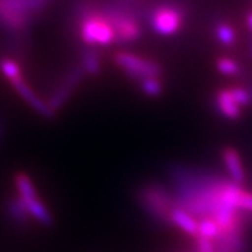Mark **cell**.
Returning <instances> with one entry per match:
<instances>
[{
  "instance_id": "21",
  "label": "cell",
  "mask_w": 252,
  "mask_h": 252,
  "mask_svg": "<svg viewBox=\"0 0 252 252\" xmlns=\"http://www.w3.org/2000/svg\"><path fill=\"white\" fill-rule=\"evenodd\" d=\"M247 26H249L250 30L252 31V13H250L249 16H247Z\"/></svg>"
},
{
  "instance_id": "15",
  "label": "cell",
  "mask_w": 252,
  "mask_h": 252,
  "mask_svg": "<svg viewBox=\"0 0 252 252\" xmlns=\"http://www.w3.org/2000/svg\"><path fill=\"white\" fill-rule=\"evenodd\" d=\"M0 72L3 73L4 77L9 80V83L14 81V80L20 79L22 76V70L21 66L12 58H0Z\"/></svg>"
},
{
  "instance_id": "20",
  "label": "cell",
  "mask_w": 252,
  "mask_h": 252,
  "mask_svg": "<svg viewBox=\"0 0 252 252\" xmlns=\"http://www.w3.org/2000/svg\"><path fill=\"white\" fill-rule=\"evenodd\" d=\"M228 90H229V93H230V95H232L233 99L236 100V103L241 107V108L251 104V98H250L249 90H246L243 89V88H239V87L228 88Z\"/></svg>"
},
{
  "instance_id": "22",
  "label": "cell",
  "mask_w": 252,
  "mask_h": 252,
  "mask_svg": "<svg viewBox=\"0 0 252 252\" xmlns=\"http://www.w3.org/2000/svg\"><path fill=\"white\" fill-rule=\"evenodd\" d=\"M249 93H250V98H251V103H252V87L250 88V90H249Z\"/></svg>"
},
{
  "instance_id": "19",
  "label": "cell",
  "mask_w": 252,
  "mask_h": 252,
  "mask_svg": "<svg viewBox=\"0 0 252 252\" xmlns=\"http://www.w3.org/2000/svg\"><path fill=\"white\" fill-rule=\"evenodd\" d=\"M216 67H218V70H219L220 73L226 75V76L238 75L239 71H241V67H239L238 63L236 61L230 60V58H220L216 62Z\"/></svg>"
},
{
  "instance_id": "4",
  "label": "cell",
  "mask_w": 252,
  "mask_h": 252,
  "mask_svg": "<svg viewBox=\"0 0 252 252\" xmlns=\"http://www.w3.org/2000/svg\"><path fill=\"white\" fill-rule=\"evenodd\" d=\"M115 63L125 72L126 76L133 80H142L146 77H161L162 67L157 62L142 58L133 53L119 52L113 57Z\"/></svg>"
},
{
  "instance_id": "11",
  "label": "cell",
  "mask_w": 252,
  "mask_h": 252,
  "mask_svg": "<svg viewBox=\"0 0 252 252\" xmlns=\"http://www.w3.org/2000/svg\"><path fill=\"white\" fill-rule=\"evenodd\" d=\"M22 201L25 202L30 218L35 219L43 225H52L53 224V216H52L47 206L44 205L43 201L39 198V196L33 197V198L22 199Z\"/></svg>"
},
{
  "instance_id": "13",
  "label": "cell",
  "mask_w": 252,
  "mask_h": 252,
  "mask_svg": "<svg viewBox=\"0 0 252 252\" xmlns=\"http://www.w3.org/2000/svg\"><path fill=\"white\" fill-rule=\"evenodd\" d=\"M14 186H16L18 196L22 199H29L37 197L36 189L33 187L31 178L25 173H17L14 175Z\"/></svg>"
},
{
  "instance_id": "8",
  "label": "cell",
  "mask_w": 252,
  "mask_h": 252,
  "mask_svg": "<svg viewBox=\"0 0 252 252\" xmlns=\"http://www.w3.org/2000/svg\"><path fill=\"white\" fill-rule=\"evenodd\" d=\"M170 222L174 224L176 228H179L180 230L188 234L190 237H194L198 234V222L199 220L196 219L194 216L190 215L188 211H186L182 207L176 206L175 209L171 211L170 215Z\"/></svg>"
},
{
  "instance_id": "6",
  "label": "cell",
  "mask_w": 252,
  "mask_h": 252,
  "mask_svg": "<svg viewBox=\"0 0 252 252\" xmlns=\"http://www.w3.org/2000/svg\"><path fill=\"white\" fill-rule=\"evenodd\" d=\"M150 22L151 27L156 33L162 36H171L182 29L184 14L175 5L162 4L151 13Z\"/></svg>"
},
{
  "instance_id": "5",
  "label": "cell",
  "mask_w": 252,
  "mask_h": 252,
  "mask_svg": "<svg viewBox=\"0 0 252 252\" xmlns=\"http://www.w3.org/2000/svg\"><path fill=\"white\" fill-rule=\"evenodd\" d=\"M102 12L113 26L116 33V44L134 43L142 36V27L133 14L117 8H104Z\"/></svg>"
},
{
  "instance_id": "16",
  "label": "cell",
  "mask_w": 252,
  "mask_h": 252,
  "mask_svg": "<svg viewBox=\"0 0 252 252\" xmlns=\"http://www.w3.org/2000/svg\"><path fill=\"white\" fill-rule=\"evenodd\" d=\"M140 89L147 96L151 98H157L162 94L163 85L162 81L159 80V77H146L139 81Z\"/></svg>"
},
{
  "instance_id": "14",
  "label": "cell",
  "mask_w": 252,
  "mask_h": 252,
  "mask_svg": "<svg viewBox=\"0 0 252 252\" xmlns=\"http://www.w3.org/2000/svg\"><path fill=\"white\" fill-rule=\"evenodd\" d=\"M80 67L83 68L85 75H96L100 71V58L99 54L96 53L95 50H88L81 57L80 61Z\"/></svg>"
},
{
  "instance_id": "7",
  "label": "cell",
  "mask_w": 252,
  "mask_h": 252,
  "mask_svg": "<svg viewBox=\"0 0 252 252\" xmlns=\"http://www.w3.org/2000/svg\"><path fill=\"white\" fill-rule=\"evenodd\" d=\"M10 84H12V87L14 88V90H16L17 93L20 94L21 98H22L26 103H29L36 112H39L40 115H43V116L45 117L53 116L54 113L52 112V110L49 108L48 103L44 102V100L33 92L32 88L26 83V80H25L24 77H20V79L14 80V81H12Z\"/></svg>"
},
{
  "instance_id": "1",
  "label": "cell",
  "mask_w": 252,
  "mask_h": 252,
  "mask_svg": "<svg viewBox=\"0 0 252 252\" xmlns=\"http://www.w3.org/2000/svg\"><path fill=\"white\" fill-rule=\"evenodd\" d=\"M50 0H0V26L12 33H20L36 20Z\"/></svg>"
},
{
  "instance_id": "23",
  "label": "cell",
  "mask_w": 252,
  "mask_h": 252,
  "mask_svg": "<svg viewBox=\"0 0 252 252\" xmlns=\"http://www.w3.org/2000/svg\"><path fill=\"white\" fill-rule=\"evenodd\" d=\"M251 57H252V41H251Z\"/></svg>"
},
{
  "instance_id": "10",
  "label": "cell",
  "mask_w": 252,
  "mask_h": 252,
  "mask_svg": "<svg viewBox=\"0 0 252 252\" xmlns=\"http://www.w3.org/2000/svg\"><path fill=\"white\" fill-rule=\"evenodd\" d=\"M215 104L220 115L229 120H236L241 116L242 108L233 99L228 89H221L215 96Z\"/></svg>"
},
{
  "instance_id": "2",
  "label": "cell",
  "mask_w": 252,
  "mask_h": 252,
  "mask_svg": "<svg viewBox=\"0 0 252 252\" xmlns=\"http://www.w3.org/2000/svg\"><path fill=\"white\" fill-rule=\"evenodd\" d=\"M79 35L89 47H107L116 44V33L110 20L102 10H84L80 16Z\"/></svg>"
},
{
  "instance_id": "3",
  "label": "cell",
  "mask_w": 252,
  "mask_h": 252,
  "mask_svg": "<svg viewBox=\"0 0 252 252\" xmlns=\"http://www.w3.org/2000/svg\"><path fill=\"white\" fill-rule=\"evenodd\" d=\"M138 199L143 209L152 218L162 222H170L171 211L176 207L175 197L165 187L148 184L138 192Z\"/></svg>"
},
{
  "instance_id": "18",
  "label": "cell",
  "mask_w": 252,
  "mask_h": 252,
  "mask_svg": "<svg viewBox=\"0 0 252 252\" xmlns=\"http://www.w3.org/2000/svg\"><path fill=\"white\" fill-rule=\"evenodd\" d=\"M220 234L219 226L216 225V222L210 218L201 219L198 222V234L197 236L205 237L207 239L215 241Z\"/></svg>"
},
{
  "instance_id": "17",
  "label": "cell",
  "mask_w": 252,
  "mask_h": 252,
  "mask_svg": "<svg viewBox=\"0 0 252 252\" xmlns=\"http://www.w3.org/2000/svg\"><path fill=\"white\" fill-rule=\"evenodd\" d=\"M215 36L221 45L230 47L236 43V32L228 24L220 22L215 27Z\"/></svg>"
},
{
  "instance_id": "9",
  "label": "cell",
  "mask_w": 252,
  "mask_h": 252,
  "mask_svg": "<svg viewBox=\"0 0 252 252\" xmlns=\"http://www.w3.org/2000/svg\"><path fill=\"white\" fill-rule=\"evenodd\" d=\"M222 161L225 165L228 174L233 183L241 184L245 180V169H243L242 159L239 153L234 148L228 147L222 151Z\"/></svg>"
},
{
  "instance_id": "12",
  "label": "cell",
  "mask_w": 252,
  "mask_h": 252,
  "mask_svg": "<svg viewBox=\"0 0 252 252\" xmlns=\"http://www.w3.org/2000/svg\"><path fill=\"white\" fill-rule=\"evenodd\" d=\"M5 210H7L9 219L13 220V222H16V224H20V225L25 224L27 219L30 218V215L27 213L26 206H25V202L20 196L8 199L7 205H5Z\"/></svg>"
}]
</instances>
